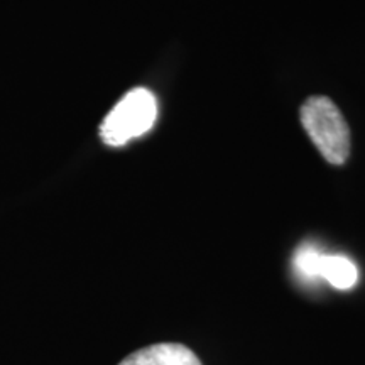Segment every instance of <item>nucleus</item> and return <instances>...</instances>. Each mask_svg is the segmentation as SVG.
<instances>
[{
  "mask_svg": "<svg viewBox=\"0 0 365 365\" xmlns=\"http://www.w3.org/2000/svg\"><path fill=\"white\" fill-rule=\"evenodd\" d=\"M322 254L323 252H319V250L312 244L301 245V247L296 250L293 257V267L301 281L313 282L319 279L318 266H319V257H322Z\"/></svg>",
  "mask_w": 365,
  "mask_h": 365,
  "instance_id": "nucleus-5",
  "label": "nucleus"
},
{
  "mask_svg": "<svg viewBox=\"0 0 365 365\" xmlns=\"http://www.w3.org/2000/svg\"><path fill=\"white\" fill-rule=\"evenodd\" d=\"M118 365H202V362L188 346L158 344L137 350Z\"/></svg>",
  "mask_w": 365,
  "mask_h": 365,
  "instance_id": "nucleus-3",
  "label": "nucleus"
},
{
  "mask_svg": "<svg viewBox=\"0 0 365 365\" xmlns=\"http://www.w3.org/2000/svg\"><path fill=\"white\" fill-rule=\"evenodd\" d=\"M318 277L325 279L336 289H352L359 281V269L345 255L322 254L318 266Z\"/></svg>",
  "mask_w": 365,
  "mask_h": 365,
  "instance_id": "nucleus-4",
  "label": "nucleus"
},
{
  "mask_svg": "<svg viewBox=\"0 0 365 365\" xmlns=\"http://www.w3.org/2000/svg\"><path fill=\"white\" fill-rule=\"evenodd\" d=\"M158 117L156 97L145 88H134L118 102L100 125V137L108 145H124L144 135Z\"/></svg>",
  "mask_w": 365,
  "mask_h": 365,
  "instance_id": "nucleus-2",
  "label": "nucleus"
},
{
  "mask_svg": "<svg viewBox=\"0 0 365 365\" xmlns=\"http://www.w3.org/2000/svg\"><path fill=\"white\" fill-rule=\"evenodd\" d=\"M301 122L322 156L344 164L350 153V130L336 105L327 97H312L301 107Z\"/></svg>",
  "mask_w": 365,
  "mask_h": 365,
  "instance_id": "nucleus-1",
  "label": "nucleus"
}]
</instances>
